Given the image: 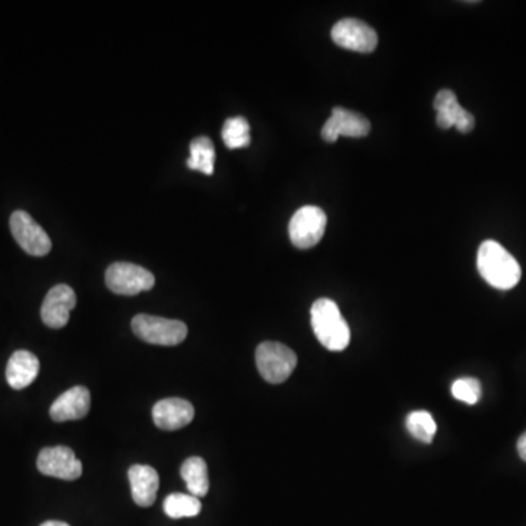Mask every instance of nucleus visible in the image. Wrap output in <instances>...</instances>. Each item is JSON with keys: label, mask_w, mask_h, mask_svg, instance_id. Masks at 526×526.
<instances>
[{"label": "nucleus", "mask_w": 526, "mask_h": 526, "mask_svg": "<svg viewBox=\"0 0 526 526\" xmlns=\"http://www.w3.org/2000/svg\"><path fill=\"white\" fill-rule=\"evenodd\" d=\"M477 266L484 281L497 290L513 289L522 277L518 261L495 240H486L479 245Z\"/></svg>", "instance_id": "f257e3e1"}, {"label": "nucleus", "mask_w": 526, "mask_h": 526, "mask_svg": "<svg viewBox=\"0 0 526 526\" xmlns=\"http://www.w3.org/2000/svg\"><path fill=\"white\" fill-rule=\"evenodd\" d=\"M312 327L316 338L329 351H343L351 339L350 326L335 301L319 299L313 303Z\"/></svg>", "instance_id": "f03ea898"}, {"label": "nucleus", "mask_w": 526, "mask_h": 526, "mask_svg": "<svg viewBox=\"0 0 526 526\" xmlns=\"http://www.w3.org/2000/svg\"><path fill=\"white\" fill-rule=\"evenodd\" d=\"M132 329L145 343L163 347H174L183 343L187 326L180 320L165 319L160 316L138 315L133 317Z\"/></svg>", "instance_id": "7ed1b4c3"}, {"label": "nucleus", "mask_w": 526, "mask_h": 526, "mask_svg": "<svg viewBox=\"0 0 526 526\" xmlns=\"http://www.w3.org/2000/svg\"><path fill=\"white\" fill-rule=\"evenodd\" d=\"M256 366L266 382L278 385L291 376L297 366V355L284 343L268 341L257 347Z\"/></svg>", "instance_id": "20e7f679"}, {"label": "nucleus", "mask_w": 526, "mask_h": 526, "mask_svg": "<svg viewBox=\"0 0 526 526\" xmlns=\"http://www.w3.org/2000/svg\"><path fill=\"white\" fill-rule=\"evenodd\" d=\"M105 284L120 296H137L156 285V277L148 269L128 262H116L105 272Z\"/></svg>", "instance_id": "39448f33"}, {"label": "nucleus", "mask_w": 526, "mask_h": 526, "mask_svg": "<svg viewBox=\"0 0 526 526\" xmlns=\"http://www.w3.org/2000/svg\"><path fill=\"white\" fill-rule=\"evenodd\" d=\"M326 224V214L320 208L312 205L300 208L290 221L289 233L292 245L297 249H310L324 237Z\"/></svg>", "instance_id": "423d86ee"}, {"label": "nucleus", "mask_w": 526, "mask_h": 526, "mask_svg": "<svg viewBox=\"0 0 526 526\" xmlns=\"http://www.w3.org/2000/svg\"><path fill=\"white\" fill-rule=\"evenodd\" d=\"M11 233L23 252L31 256H46L51 250V240L43 227L25 210H15L9 219Z\"/></svg>", "instance_id": "0eeeda50"}, {"label": "nucleus", "mask_w": 526, "mask_h": 526, "mask_svg": "<svg viewBox=\"0 0 526 526\" xmlns=\"http://www.w3.org/2000/svg\"><path fill=\"white\" fill-rule=\"evenodd\" d=\"M332 40L336 46L359 53H371L378 47V34L369 23L355 18H345L332 28Z\"/></svg>", "instance_id": "6e6552de"}, {"label": "nucleus", "mask_w": 526, "mask_h": 526, "mask_svg": "<svg viewBox=\"0 0 526 526\" xmlns=\"http://www.w3.org/2000/svg\"><path fill=\"white\" fill-rule=\"evenodd\" d=\"M37 468L43 476L74 481L82 476L81 460L67 446L44 448L37 458Z\"/></svg>", "instance_id": "1a4fd4ad"}, {"label": "nucleus", "mask_w": 526, "mask_h": 526, "mask_svg": "<svg viewBox=\"0 0 526 526\" xmlns=\"http://www.w3.org/2000/svg\"><path fill=\"white\" fill-rule=\"evenodd\" d=\"M370 121L352 110L335 107L332 116L322 128V138L326 142H335L339 137L364 138L370 132Z\"/></svg>", "instance_id": "9d476101"}, {"label": "nucleus", "mask_w": 526, "mask_h": 526, "mask_svg": "<svg viewBox=\"0 0 526 526\" xmlns=\"http://www.w3.org/2000/svg\"><path fill=\"white\" fill-rule=\"evenodd\" d=\"M76 306V294L69 285L58 284L47 292L41 306V319L46 326L60 329L67 326L70 312Z\"/></svg>", "instance_id": "9b49d317"}, {"label": "nucleus", "mask_w": 526, "mask_h": 526, "mask_svg": "<svg viewBox=\"0 0 526 526\" xmlns=\"http://www.w3.org/2000/svg\"><path fill=\"white\" fill-rule=\"evenodd\" d=\"M434 109L439 128H456L460 133H469L476 126V119L459 104L453 91H439L434 98Z\"/></svg>", "instance_id": "f8f14e48"}, {"label": "nucleus", "mask_w": 526, "mask_h": 526, "mask_svg": "<svg viewBox=\"0 0 526 526\" xmlns=\"http://www.w3.org/2000/svg\"><path fill=\"white\" fill-rule=\"evenodd\" d=\"M193 417L195 408L191 402L182 397H167L156 402L152 408V418L156 427L168 432L183 429L187 424H191Z\"/></svg>", "instance_id": "ddd939ff"}, {"label": "nucleus", "mask_w": 526, "mask_h": 526, "mask_svg": "<svg viewBox=\"0 0 526 526\" xmlns=\"http://www.w3.org/2000/svg\"><path fill=\"white\" fill-rule=\"evenodd\" d=\"M91 394L85 386H74L53 402L50 417L58 423L82 420L90 413Z\"/></svg>", "instance_id": "4468645a"}, {"label": "nucleus", "mask_w": 526, "mask_h": 526, "mask_svg": "<svg viewBox=\"0 0 526 526\" xmlns=\"http://www.w3.org/2000/svg\"><path fill=\"white\" fill-rule=\"evenodd\" d=\"M128 476L132 487V497L138 506H152L160 487L158 472L148 465H133L129 469Z\"/></svg>", "instance_id": "2eb2a0df"}, {"label": "nucleus", "mask_w": 526, "mask_h": 526, "mask_svg": "<svg viewBox=\"0 0 526 526\" xmlns=\"http://www.w3.org/2000/svg\"><path fill=\"white\" fill-rule=\"evenodd\" d=\"M40 371V361L32 352L18 350L11 355L6 366V380L12 389H25L34 382Z\"/></svg>", "instance_id": "dca6fc26"}, {"label": "nucleus", "mask_w": 526, "mask_h": 526, "mask_svg": "<svg viewBox=\"0 0 526 526\" xmlns=\"http://www.w3.org/2000/svg\"><path fill=\"white\" fill-rule=\"evenodd\" d=\"M180 474L186 481L187 490L192 495H195L198 499L207 495L210 490V478H208L207 462L202 458L192 456L184 460Z\"/></svg>", "instance_id": "f3484780"}, {"label": "nucleus", "mask_w": 526, "mask_h": 526, "mask_svg": "<svg viewBox=\"0 0 526 526\" xmlns=\"http://www.w3.org/2000/svg\"><path fill=\"white\" fill-rule=\"evenodd\" d=\"M187 167L203 174H214L215 147L208 137H198L191 142V156L186 161Z\"/></svg>", "instance_id": "a211bd4d"}, {"label": "nucleus", "mask_w": 526, "mask_h": 526, "mask_svg": "<svg viewBox=\"0 0 526 526\" xmlns=\"http://www.w3.org/2000/svg\"><path fill=\"white\" fill-rule=\"evenodd\" d=\"M163 507L168 518H195L202 511V503L195 495L173 493L165 497Z\"/></svg>", "instance_id": "6ab92c4d"}, {"label": "nucleus", "mask_w": 526, "mask_h": 526, "mask_svg": "<svg viewBox=\"0 0 526 526\" xmlns=\"http://www.w3.org/2000/svg\"><path fill=\"white\" fill-rule=\"evenodd\" d=\"M221 135L227 148L230 149L245 148L252 140L249 121L242 116L227 119Z\"/></svg>", "instance_id": "aec40b11"}, {"label": "nucleus", "mask_w": 526, "mask_h": 526, "mask_svg": "<svg viewBox=\"0 0 526 526\" xmlns=\"http://www.w3.org/2000/svg\"><path fill=\"white\" fill-rule=\"evenodd\" d=\"M406 429L411 436L423 443H432L437 432L436 421L427 411H413L406 417Z\"/></svg>", "instance_id": "412c9836"}, {"label": "nucleus", "mask_w": 526, "mask_h": 526, "mask_svg": "<svg viewBox=\"0 0 526 526\" xmlns=\"http://www.w3.org/2000/svg\"><path fill=\"white\" fill-rule=\"evenodd\" d=\"M452 395L458 401L465 402L468 406H476L481 399V383L477 379H458L452 385Z\"/></svg>", "instance_id": "4be33fe9"}, {"label": "nucleus", "mask_w": 526, "mask_h": 526, "mask_svg": "<svg viewBox=\"0 0 526 526\" xmlns=\"http://www.w3.org/2000/svg\"><path fill=\"white\" fill-rule=\"evenodd\" d=\"M518 452L519 456L522 458V460L526 462V432H523L522 436L519 437Z\"/></svg>", "instance_id": "5701e85b"}, {"label": "nucleus", "mask_w": 526, "mask_h": 526, "mask_svg": "<svg viewBox=\"0 0 526 526\" xmlns=\"http://www.w3.org/2000/svg\"><path fill=\"white\" fill-rule=\"evenodd\" d=\"M40 526H70L67 522H60V521H47Z\"/></svg>", "instance_id": "b1692460"}]
</instances>
